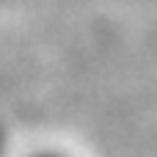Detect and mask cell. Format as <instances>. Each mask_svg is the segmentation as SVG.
<instances>
[{"label": "cell", "instance_id": "cell-1", "mask_svg": "<svg viewBox=\"0 0 157 157\" xmlns=\"http://www.w3.org/2000/svg\"><path fill=\"white\" fill-rule=\"evenodd\" d=\"M36 157H75V155H66V152H44V155H36Z\"/></svg>", "mask_w": 157, "mask_h": 157}]
</instances>
